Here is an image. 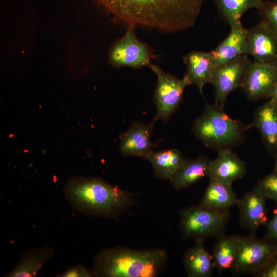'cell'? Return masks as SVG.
I'll list each match as a JSON object with an SVG mask.
<instances>
[{"label": "cell", "mask_w": 277, "mask_h": 277, "mask_svg": "<svg viewBox=\"0 0 277 277\" xmlns=\"http://www.w3.org/2000/svg\"><path fill=\"white\" fill-rule=\"evenodd\" d=\"M277 108V84L275 86L270 97Z\"/></svg>", "instance_id": "30"}, {"label": "cell", "mask_w": 277, "mask_h": 277, "mask_svg": "<svg viewBox=\"0 0 277 277\" xmlns=\"http://www.w3.org/2000/svg\"><path fill=\"white\" fill-rule=\"evenodd\" d=\"M266 226L267 231L263 240L277 245V204L272 218L267 222Z\"/></svg>", "instance_id": "27"}, {"label": "cell", "mask_w": 277, "mask_h": 277, "mask_svg": "<svg viewBox=\"0 0 277 277\" xmlns=\"http://www.w3.org/2000/svg\"><path fill=\"white\" fill-rule=\"evenodd\" d=\"M250 125L258 130L267 151L277 161V108L271 98L255 110Z\"/></svg>", "instance_id": "15"}, {"label": "cell", "mask_w": 277, "mask_h": 277, "mask_svg": "<svg viewBox=\"0 0 277 277\" xmlns=\"http://www.w3.org/2000/svg\"><path fill=\"white\" fill-rule=\"evenodd\" d=\"M246 171V163L231 149H225L217 152V156L210 161L207 177L209 180L232 184Z\"/></svg>", "instance_id": "14"}, {"label": "cell", "mask_w": 277, "mask_h": 277, "mask_svg": "<svg viewBox=\"0 0 277 277\" xmlns=\"http://www.w3.org/2000/svg\"><path fill=\"white\" fill-rule=\"evenodd\" d=\"M235 259L232 271L253 275L266 266L277 255V245L260 240L251 234L235 235Z\"/></svg>", "instance_id": "6"}, {"label": "cell", "mask_w": 277, "mask_h": 277, "mask_svg": "<svg viewBox=\"0 0 277 277\" xmlns=\"http://www.w3.org/2000/svg\"><path fill=\"white\" fill-rule=\"evenodd\" d=\"M239 198L232 184L209 180L199 205L217 211H227L236 205Z\"/></svg>", "instance_id": "18"}, {"label": "cell", "mask_w": 277, "mask_h": 277, "mask_svg": "<svg viewBox=\"0 0 277 277\" xmlns=\"http://www.w3.org/2000/svg\"><path fill=\"white\" fill-rule=\"evenodd\" d=\"M210 161L203 155L194 159H186L169 180L171 184L175 190H180L208 176Z\"/></svg>", "instance_id": "19"}, {"label": "cell", "mask_w": 277, "mask_h": 277, "mask_svg": "<svg viewBox=\"0 0 277 277\" xmlns=\"http://www.w3.org/2000/svg\"><path fill=\"white\" fill-rule=\"evenodd\" d=\"M150 69L157 77L154 99L156 113L153 121H167L175 112L183 100V95L188 83L162 70L159 67L150 64Z\"/></svg>", "instance_id": "7"}, {"label": "cell", "mask_w": 277, "mask_h": 277, "mask_svg": "<svg viewBox=\"0 0 277 277\" xmlns=\"http://www.w3.org/2000/svg\"><path fill=\"white\" fill-rule=\"evenodd\" d=\"M216 238L211 255L214 267L219 273L232 270L235 259V235L227 236L223 234Z\"/></svg>", "instance_id": "24"}, {"label": "cell", "mask_w": 277, "mask_h": 277, "mask_svg": "<svg viewBox=\"0 0 277 277\" xmlns=\"http://www.w3.org/2000/svg\"><path fill=\"white\" fill-rule=\"evenodd\" d=\"M54 254L48 246L36 248L24 254L14 268L5 276L8 277H33Z\"/></svg>", "instance_id": "21"}, {"label": "cell", "mask_w": 277, "mask_h": 277, "mask_svg": "<svg viewBox=\"0 0 277 277\" xmlns=\"http://www.w3.org/2000/svg\"><path fill=\"white\" fill-rule=\"evenodd\" d=\"M64 192L75 210L90 216L117 217L134 204L129 193L96 177H72Z\"/></svg>", "instance_id": "2"}, {"label": "cell", "mask_w": 277, "mask_h": 277, "mask_svg": "<svg viewBox=\"0 0 277 277\" xmlns=\"http://www.w3.org/2000/svg\"><path fill=\"white\" fill-rule=\"evenodd\" d=\"M252 61L243 54L229 62L216 67L211 84L214 89V104L224 109L228 95L241 88L247 70Z\"/></svg>", "instance_id": "8"}, {"label": "cell", "mask_w": 277, "mask_h": 277, "mask_svg": "<svg viewBox=\"0 0 277 277\" xmlns=\"http://www.w3.org/2000/svg\"><path fill=\"white\" fill-rule=\"evenodd\" d=\"M221 19L230 26L241 22V18L249 9L261 8L263 0H212Z\"/></svg>", "instance_id": "23"}, {"label": "cell", "mask_w": 277, "mask_h": 277, "mask_svg": "<svg viewBox=\"0 0 277 277\" xmlns=\"http://www.w3.org/2000/svg\"><path fill=\"white\" fill-rule=\"evenodd\" d=\"M118 20L168 32L196 23L205 0H97Z\"/></svg>", "instance_id": "1"}, {"label": "cell", "mask_w": 277, "mask_h": 277, "mask_svg": "<svg viewBox=\"0 0 277 277\" xmlns=\"http://www.w3.org/2000/svg\"><path fill=\"white\" fill-rule=\"evenodd\" d=\"M250 127L230 117L215 104H207L194 122L191 131L205 146L219 152L241 143Z\"/></svg>", "instance_id": "4"}, {"label": "cell", "mask_w": 277, "mask_h": 277, "mask_svg": "<svg viewBox=\"0 0 277 277\" xmlns=\"http://www.w3.org/2000/svg\"><path fill=\"white\" fill-rule=\"evenodd\" d=\"M167 260L162 249L114 247L102 250L95 256L92 271L94 276L154 277L163 270Z\"/></svg>", "instance_id": "3"}, {"label": "cell", "mask_w": 277, "mask_h": 277, "mask_svg": "<svg viewBox=\"0 0 277 277\" xmlns=\"http://www.w3.org/2000/svg\"><path fill=\"white\" fill-rule=\"evenodd\" d=\"M189 249L183 257V263L189 277H209L214 267L211 255L204 246L203 241Z\"/></svg>", "instance_id": "22"}, {"label": "cell", "mask_w": 277, "mask_h": 277, "mask_svg": "<svg viewBox=\"0 0 277 277\" xmlns=\"http://www.w3.org/2000/svg\"><path fill=\"white\" fill-rule=\"evenodd\" d=\"M183 61L187 67L183 77L189 85L195 84L203 94V87L207 83L211 84L216 68L209 51H191L183 56Z\"/></svg>", "instance_id": "16"}, {"label": "cell", "mask_w": 277, "mask_h": 277, "mask_svg": "<svg viewBox=\"0 0 277 277\" xmlns=\"http://www.w3.org/2000/svg\"><path fill=\"white\" fill-rule=\"evenodd\" d=\"M134 28L130 25L124 36L112 47L110 60L114 66L138 68L151 64L152 55L147 45L136 38Z\"/></svg>", "instance_id": "9"}, {"label": "cell", "mask_w": 277, "mask_h": 277, "mask_svg": "<svg viewBox=\"0 0 277 277\" xmlns=\"http://www.w3.org/2000/svg\"><path fill=\"white\" fill-rule=\"evenodd\" d=\"M266 200L256 185L238 200L240 224L251 234H255L257 229L268 222Z\"/></svg>", "instance_id": "12"}, {"label": "cell", "mask_w": 277, "mask_h": 277, "mask_svg": "<svg viewBox=\"0 0 277 277\" xmlns=\"http://www.w3.org/2000/svg\"><path fill=\"white\" fill-rule=\"evenodd\" d=\"M154 123V121L149 124L133 123L120 135L121 153L126 156H136L145 159L147 154L160 143L150 141Z\"/></svg>", "instance_id": "13"}, {"label": "cell", "mask_w": 277, "mask_h": 277, "mask_svg": "<svg viewBox=\"0 0 277 277\" xmlns=\"http://www.w3.org/2000/svg\"><path fill=\"white\" fill-rule=\"evenodd\" d=\"M253 276L259 277H277V255L265 268Z\"/></svg>", "instance_id": "29"}, {"label": "cell", "mask_w": 277, "mask_h": 277, "mask_svg": "<svg viewBox=\"0 0 277 277\" xmlns=\"http://www.w3.org/2000/svg\"><path fill=\"white\" fill-rule=\"evenodd\" d=\"M256 186L266 199L273 200L277 204V161L273 171L259 180Z\"/></svg>", "instance_id": "25"}, {"label": "cell", "mask_w": 277, "mask_h": 277, "mask_svg": "<svg viewBox=\"0 0 277 277\" xmlns=\"http://www.w3.org/2000/svg\"><path fill=\"white\" fill-rule=\"evenodd\" d=\"M259 11L262 20L277 33V1H264Z\"/></svg>", "instance_id": "26"}, {"label": "cell", "mask_w": 277, "mask_h": 277, "mask_svg": "<svg viewBox=\"0 0 277 277\" xmlns=\"http://www.w3.org/2000/svg\"><path fill=\"white\" fill-rule=\"evenodd\" d=\"M152 165L154 174L158 178L169 180L185 162V159L177 149L153 151L146 155Z\"/></svg>", "instance_id": "20"}, {"label": "cell", "mask_w": 277, "mask_h": 277, "mask_svg": "<svg viewBox=\"0 0 277 277\" xmlns=\"http://www.w3.org/2000/svg\"><path fill=\"white\" fill-rule=\"evenodd\" d=\"M59 277H91L93 272L82 264H77L67 269L64 273L58 274Z\"/></svg>", "instance_id": "28"}, {"label": "cell", "mask_w": 277, "mask_h": 277, "mask_svg": "<svg viewBox=\"0 0 277 277\" xmlns=\"http://www.w3.org/2000/svg\"><path fill=\"white\" fill-rule=\"evenodd\" d=\"M230 27L227 37L216 47L209 51L215 67L229 62L244 54L246 39V29L241 22Z\"/></svg>", "instance_id": "17"}, {"label": "cell", "mask_w": 277, "mask_h": 277, "mask_svg": "<svg viewBox=\"0 0 277 277\" xmlns=\"http://www.w3.org/2000/svg\"><path fill=\"white\" fill-rule=\"evenodd\" d=\"M277 84V62H251L241 88L247 98L257 101L270 98Z\"/></svg>", "instance_id": "10"}, {"label": "cell", "mask_w": 277, "mask_h": 277, "mask_svg": "<svg viewBox=\"0 0 277 277\" xmlns=\"http://www.w3.org/2000/svg\"><path fill=\"white\" fill-rule=\"evenodd\" d=\"M244 54L257 62H277V33L264 21L246 29Z\"/></svg>", "instance_id": "11"}, {"label": "cell", "mask_w": 277, "mask_h": 277, "mask_svg": "<svg viewBox=\"0 0 277 277\" xmlns=\"http://www.w3.org/2000/svg\"><path fill=\"white\" fill-rule=\"evenodd\" d=\"M229 218V211L212 210L199 205L182 210L180 228L184 238L204 241L223 234Z\"/></svg>", "instance_id": "5"}]
</instances>
